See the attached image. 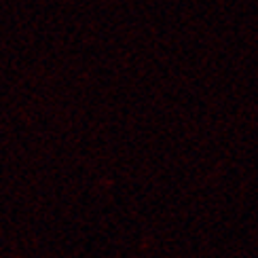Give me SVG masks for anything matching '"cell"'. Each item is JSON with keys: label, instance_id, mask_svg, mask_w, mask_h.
Here are the masks:
<instances>
[]
</instances>
